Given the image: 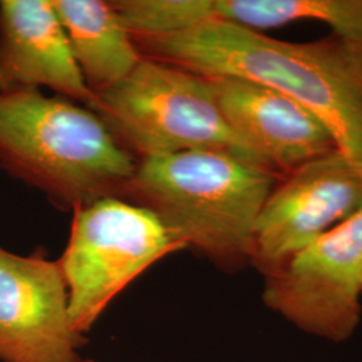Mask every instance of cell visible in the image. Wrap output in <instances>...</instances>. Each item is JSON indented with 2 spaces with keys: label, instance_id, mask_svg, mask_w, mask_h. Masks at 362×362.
Wrapping results in <instances>:
<instances>
[{
  "label": "cell",
  "instance_id": "cell-3",
  "mask_svg": "<svg viewBox=\"0 0 362 362\" xmlns=\"http://www.w3.org/2000/svg\"><path fill=\"white\" fill-rule=\"evenodd\" d=\"M137 163L89 107L40 90L0 94V168L55 207L122 199Z\"/></svg>",
  "mask_w": 362,
  "mask_h": 362
},
{
  "label": "cell",
  "instance_id": "cell-13",
  "mask_svg": "<svg viewBox=\"0 0 362 362\" xmlns=\"http://www.w3.org/2000/svg\"><path fill=\"white\" fill-rule=\"evenodd\" d=\"M133 38L168 35L215 19V0L110 1Z\"/></svg>",
  "mask_w": 362,
  "mask_h": 362
},
{
  "label": "cell",
  "instance_id": "cell-5",
  "mask_svg": "<svg viewBox=\"0 0 362 362\" xmlns=\"http://www.w3.org/2000/svg\"><path fill=\"white\" fill-rule=\"evenodd\" d=\"M187 250L151 211L107 197L73 211L70 238L58 259L69 317L86 336L112 300L160 259Z\"/></svg>",
  "mask_w": 362,
  "mask_h": 362
},
{
  "label": "cell",
  "instance_id": "cell-1",
  "mask_svg": "<svg viewBox=\"0 0 362 362\" xmlns=\"http://www.w3.org/2000/svg\"><path fill=\"white\" fill-rule=\"evenodd\" d=\"M143 58L206 78H238L272 88L317 117L362 176V42L332 33L286 42L223 21L133 38Z\"/></svg>",
  "mask_w": 362,
  "mask_h": 362
},
{
  "label": "cell",
  "instance_id": "cell-10",
  "mask_svg": "<svg viewBox=\"0 0 362 362\" xmlns=\"http://www.w3.org/2000/svg\"><path fill=\"white\" fill-rule=\"evenodd\" d=\"M40 88L88 107L94 100L52 0H1L0 94Z\"/></svg>",
  "mask_w": 362,
  "mask_h": 362
},
{
  "label": "cell",
  "instance_id": "cell-4",
  "mask_svg": "<svg viewBox=\"0 0 362 362\" xmlns=\"http://www.w3.org/2000/svg\"><path fill=\"white\" fill-rule=\"evenodd\" d=\"M89 109L137 160L220 151L267 167L224 119L211 79L176 66L143 58L128 77L97 94Z\"/></svg>",
  "mask_w": 362,
  "mask_h": 362
},
{
  "label": "cell",
  "instance_id": "cell-8",
  "mask_svg": "<svg viewBox=\"0 0 362 362\" xmlns=\"http://www.w3.org/2000/svg\"><path fill=\"white\" fill-rule=\"evenodd\" d=\"M86 344L70 324L58 260L0 247V362H79Z\"/></svg>",
  "mask_w": 362,
  "mask_h": 362
},
{
  "label": "cell",
  "instance_id": "cell-12",
  "mask_svg": "<svg viewBox=\"0 0 362 362\" xmlns=\"http://www.w3.org/2000/svg\"><path fill=\"white\" fill-rule=\"evenodd\" d=\"M215 19L257 33L315 21L362 42V0H215Z\"/></svg>",
  "mask_w": 362,
  "mask_h": 362
},
{
  "label": "cell",
  "instance_id": "cell-2",
  "mask_svg": "<svg viewBox=\"0 0 362 362\" xmlns=\"http://www.w3.org/2000/svg\"><path fill=\"white\" fill-rule=\"evenodd\" d=\"M282 176L245 157L188 151L139 160L122 200L151 211L219 272L250 267L259 212Z\"/></svg>",
  "mask_w": 362,
  "mask_h": 362
},
{
  "label": "cell",
  "instance_id": "cell-9",
  "mask_svg": "<svg viewBox=\"0 0 362 362\" xmlns=\"http://www.w3.org/2000/svg\"><path fill=\"white\" fill-rule=\"evenodd\" d=\"M209 79L233 133L279 176L338 151L324 124L285 94L238 78Z\"/></svg>",
  "mask_w": 362,
  "mask_h": 362
},
{
  "label": "cell",
  "instance_id": "cell-11",
  "mask_svg": "<svg viewBox=\"0 0 362 362\" xmlns=\"http://www.w3.org/2000/svg\"><path fill=\"white\" fill-rule=\"evenodd\" d=\"M73 57L94 97L121 82L143 59L110 1L52 0Z\"/></svg>",
  "mask_w": 362,
  "mask_h": 362
},
{
  "label": "cell",
  "instance_id": "cell-14",
  "mask_svg": "<svg viewBox=\"0 0 362 362\" xmlns=\"http://www.w3.org/2000/svg\"><path fill=\"white\" fill-rule=\"evenodd\" d=\"M79 362H98L95 361V360H81Z\"/></svg>",
  "mask_w": 362,
  "mask_h": 362
},
{
  "label": "cell",
  "instance_id": "cell-6",
  "mask_svg": "<svg viewBox=\"0 0 362 362\" xmlns=\"http://www.w3.org/2000/svg\"><path fill=\"white\" fill-rule=\"evenodd\" d=\"M263 278L264 306L306 336L345 344L362 318V207Z\"/></svg>",
  "mask_w": 362,
  "mask_h": 362
},
{
  "label": "cell",
  "instance_id": "cell-7",
  "mask_svg": "<svg viewBox=\"0 0 362 362\" xmlns=\"http://www.w3.org/2000/svg\"><path fill=\"white\" fill-rule=\"evenodd\" d=\"M362 207V176L334 151L282 176L255 221L250 267L264 276L354 216Z\"/></svg>",
  "mask_w": 362,
  "mask_h": 362
}]
</instances>
